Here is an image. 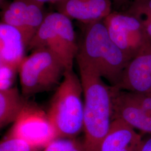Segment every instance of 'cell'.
Segmentation results:
<instances>
[{
    "mask_svg": "<svg viewBox=\"0 0 151 151\" xmlns=\"http://www.w3.org/2000/svg\"><path fill=\"white\" fill-rule=\"evenodd\" d=\"M77 62L83 91V145L85 151H100L113 120L112 86L91 67Z\"/></svg>",
    "mask_w": 151,
    "mask_h": 151,
    "instance_id": "cell-1",
    "label": "cell"
},
{
    "mask_svg": "<svg viewBox=\"0 0 151 151\" xmlns=\"http://www.w3.org/2000/svg\"><path fill=\"white\" fill-rule=\"evenodd\" d=\"M76 59L95 70L111 86L118 84L130 61L111 40L103 21L86 25Z\"/></svg>",
    "mask_w": 151,
    "mask_h": 151,
    "instance_id": "cell-2",
    "label": "cell"
},
{
    "mask_svg": "<svg viewBox=\"0 0 151 151\" xmlns=\"http://www.w3.org/2000/svg\"><path fill=\"white\" fill-rule=\"evenodd\" d=\"M80 77L66 70L50 100L47 114L59 138H76L83 130L84 101Z\"/></svg>",
    "mask_w": 151,
    "mask_h": 151,
    "instance_id": "cell-3",
    "label": "cell"
},
{
    "mask_svg": "<svg viewBox=\"0 0 151 151\" xmlns=\"http://www.w3.org/2000/svg\"><path fill=\"white\" fill-rule=\"evenodd\" d=\"M32 52L23 59L19 68L22 93L24 97L58 86L66 70L63 62L49 49L39 48Z\"/></svg>",
    "mask_w": 151,
    "mask_h": 151,
    "instance_id": "cell-4",
    "label": "cell"
},
{
    "mask_svg": "<svg viewBox=\"0 0 151 151\" xmlns=\"http://www.w3.org/2000/svg\"><path fill=\"white\" fill-rule=\"evenodd\" d=\"M78 46L72 20L57 11L46 14L27 51L39 48L49 49L63 62L66 70H73Z\"/></svg>",
    "mask_w": 151,
    "mask_h": 151,
    "instance_id": "cell-5",
    "label": "cell"
},
{
    "mask_svg": "<svg viewBox=\"0 0 151 151\" xmlns=\"http://www.w3.org/2000/svg\"><path fill=\"white\" fill-rule=\"evenodd\" d=\"M7 135L42 150L59 138L47 111L35 103L27 101Z\"/></svg>",
    "mask_w": 151,
    "mask_h": 151,
    "instance_id": "cell-6",
    "label": "cell"
},
{
    "mask_svg": "<svg viewBox=\"0 0 151 151\" xmlns=\"http://www.w3.org/2000/svg\"><path fill=\"white\" fill-rule=\"evenodd\" d=\"M103 22L111 40L129 60L151 48V40L135 16L112 12Z\"/></svg>",
    "mask_w": 151,
    "mask_h": 151,
    "instance_id": "cell-7",
    "label": "cell"
},
{
    "mask_svg": "<svg viewBox=\"0 0 151 151\" xmlns=\"http://www.w3.org/2000/svg\"><path fill=\"white\" fill-rule=\"evenodd\" d=\"M44 5L33 0H13L1 7V22L16 28L28 47L46 15Z\"/></svg>",
    "mask_w": 151,
    "mask_h": 151,
    "instance_id": "cell-8",
    "label": "cell"
},
{
    "mask_svg": "<svg viewBox=\"0 0 151 151\" xmlns=\"http://www.w3.org/2000/svg\"><path fill=\"white\" fill-rule=\"evenodd\" d=\"M57 10L85 25L102 22L112 12L111 0H62Z\"/></svg>",
    "mask_w": 151,
    "mask_h": 151,
    "instance_id": "cell-9",
    "label": "cell"
},
{
    "mask_svg": "<svg viewBox=\"0 0 151 151\" xmlns=\"http://www.w3.org/2000/svg\"><path fill=\"white\" fill-rule=\"evenodd\" d=\"M113 119H120L134 129L151 134V111L130 100L125 91L112 86Z\"/></svg>",
    "mask_w": 151,
    "mask_h": 151,
    "instance_id": "cell-10",
    "label": "cell"
},
{
    "mask_svg": "<svg viewBox=\"0 0 151 151\" xmlns=\"http://www.w3.org/2000/svg\"><path fill=\"white\" fill-rule=\"evenodd\" d=\"M115 87L129 91L151 92V48L130 60Z\"/></svg>",
    "mask_w": 151,
    "mask_h": 151,
    "instance_id": "cell-11",
    "label": "cell"
},
{
    "mask_svg": "<svg viewBox=\"0 0 151 151\" xmlns=\"http://www.w3.org/2000/svg\"><path fill=\"white\" fill-rule=\"evenodd\" d=\"M142 140L133 128L120 119H114L100 151H138Z\"/></svg>",
    "mask_w": 151,
    "mask_h": 151,
    "instance_id": "cell-12",
    "label": "cell"
},
{
    "mask_svg": "<svg viewBox=\"0 0 151 151\" xmlns=\"http://www.w3.org/2000/svg\"><path fill=\"white\" fill-rule=\"evenodd\" d=\"M27 46L21 33L16 28L1 22L0 63L20 66L27 51Z\"/></svg>",
    "mask_w": 151,
    "mask_h": 151,
    "instance_id": "cell-13",
    "label": "cell"
},
{
    "mask_svg": "<svg viewBox=\"0 0 151 151\" xmlns=\"http://www.w3.org/2000/svg\"><path fill=\"white\" fill-rule=\"evenodd\" d=\"M27 101L17 86L0 91L1 129L16 121Z\"/></svg>",
    "mask_w": 151,
    "mask_h": 151,
    "instance_id": "cell-14",
    "label": "cell"
},
{
    "mask_svg": "<svg viewBox=\"0 0 151 151\" xmlns=\"http://www.w3.org/2000/svg\"><path fill=\"white\" fill-rule=\"evenodd\" d=\"M126 12L139 20L151 42V0H136Z\"/></svg>",
    "mask_w": 151,
    "mask_h": 151,
    "instance_id": "cell-15",
    "label": "cell"
},
{
    "mask_svg": "<svg viewBox=\"0 0 151 151\" xmlns=\"http://www.w3.org/2000/svg\"><path fill=\"white\" fill-rule=\"evenodd\" d=\"M42 151H85L83 142L76 138H58L45 147Z\"/></svg>",
    "mask_w": 151,
    "mask_h": 151,
    "instance_id": "cell-16",
    "label": "cell"
},
{
    "mask_svg": "<svg viewBox=\"0 0 151 151\" xmlns=\"http://www.w3.org/2000/svg\"><path fill=\"white\" fill-rule=\"evenodd\" d=\"M19 67L0 63V91L10 89L14 87Z\"/></svg>",
    "mask_w": 151,
    "mask_h": 151,
    "instance_id": "cell-17",
    "label": "cell"
},
{
    "mask_svg": "<svg viewBox=\"0 0 151 151\" xmlns=\"http://www.w3.org/2000/svg\"><path fill=\"white\" fill-rule=\"evenodd\" d=\"M23 140L7 135L1 142L0 151H39Z\"/></svg>",
    "mask_w": 151,
    "mask_h": 151,
    "instance_id": "cell-18",
    "label": "cell"
},
{
    "mask_svg": "<svg viewBox=\"0 0 151 151\" xmlns=\"http://www.w3.org/2000/svg\"><path fill=\"white\" fill-rule=\"evenodd\" d=\"M138 151H151V136L142 140Z\"/></svg>",
    "mask_w": 151,
    "mask_h": 151,
    "instance_id": "cell-19",
    "label": "cell"
},
{
    "mask_svg": "<svg viewBox=\"0 0 151 151\" xmlns=\"http://www.w3.org/2000/svg\"><path fill=\"white\" fill-rule=\"evenodd\" d=\"M113 1L116 5L122 6L127 4H130V5H131L136 0H113Z\"/></svg>",
    "mask_w": 151,
    "mask_h": 151,
    "instance_id": "cell-20",
    "label": "cell"
},
{
    "mask_svg": "<svg viewBox=\"0 0 151 151\" xmlns=\"http://www.w3.org/2000/svg\"><path fill=\"white\" fill-rule=\"evenodd\" d=\"M35 1H37L39 3H41L42 4H45V3H52V4H57V3L60 2L62 0H33Z\"/></svg>",
    "mask_w": 151,
    "mask_h": 151,
    "instance_id": "cell-21",
    "label": "cell"
},
{
    "mask_svg": "<svg viewBox=\"0 0 151 151\" xmlns=\"http://www.w3.org/2000/svg\"><path fill=\"white\" fill-rule=\"evenodd\" d=\"M0 4H1V7H2L5 5V0H0Z\"/></svg>",
    "mask_w": 151,
    "mask_h": 151,
    "instance_id": "cell-22",
    "label": "cell"
}]
</instances>
